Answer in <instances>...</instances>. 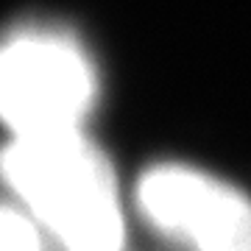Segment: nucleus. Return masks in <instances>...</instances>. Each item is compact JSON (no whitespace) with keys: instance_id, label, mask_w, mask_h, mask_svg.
Listing matches in <instances>:
<instances>
[{"instance_id":"nucleus-1","label":"nucleus","mask_w":251,"mask_h":251,"mask_svg":"<svg viewBox=\"0 0 251 251\" xmlns=\"http://www.w3.org/2000/svg\"><path fill=\"white\" fill-rule=\"evenodd\" d=\"M0 181L62 251H123L115 168L81 128L11 137L0 148Z\"/></svg>"},{"instance_id":"nucleus-2","label":"nucleus","mask_w":251,"mask_h":251,"mask_svg":"<svg viewBox=\"0 0 251 251\" xmlns=\"http://www.w3.org/2000/svg\"><path fill=\"white\" fill-rule=\"evenodd\" d=\"M98 92V67L67 28L23 25L0 39V123L11 137L81 128Z\"/></svg>"},{"instance_id":"nucleus-3","label":"nucleus","mask_w":251,"mask_h":251,"mask_svg":"<svg viewBox=\"0 0 251 251\" xmlns=\"http://www.w3.org/2000/svg\"><path fill=\"white\" fill-rule=\"evenodd\" d=\"M137 212L179 251H251V198L232 181L159 162L137 181Z\"/></svg>"},{"instance_id":"nucleus-4","label":"nucleus","mask_w":251,"mask_h":251,"mask_svg":"<svg viewBox=\"0 0 251 251\" xmlns=\"http://www.w3.org/2000/svg\"><path fill=\"white\" fill-rule=\"evenodd\" d=\"M0 251H45V232L23 204L0 201Z\"/></svg>"}]
</instances>
